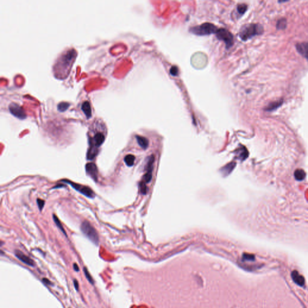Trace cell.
Wrapping results in <instances>:
<instances>
[{"instance_id":"cell-1","label":"cell","mask_w":308,"mask_h":308,"mask_svg":"<svg viewBox=\"0 0 308 308\" xmlns=\"http://www.w3.org/2000/svg\"><path fill=\"white\" fill-rule=\"evenodd\" d=\"M77 53L74 49H68L63 52L54 66V75L56 78L65 79L69 75L74 62L76 59Z\"/></svg>"},{"instance_id":"cell-2","label":"cell","mask_w":308,"mask_h":308,"mask_svg":"<svg viewBox=\"0 0 308 308\" xmlns=\"http://www.w3.org/2000/svg\"><path fill=\"white\" fill-rule=\"evenodd\" d=\"M264 32L263 27L258 24H251L244 25L239 33L241 40L246 41Z\"/></svg>"},{"instance_id":"cell-3","label":"cell","mask_w":308,"mask_h":308,"mask_svg":"<svg viewBox=\"0 0 308 308\" xmlns=\"http://www.w3.org/2000/svg\"><path fill=\"white\" fill-rule=\"evenodd\" d=\"M81 230L82 234L93 244H98L100 240L98 234L89 221L87 220L84 221L81 225Z\"/></svg>"},{"instance_id":"cell-4","label":"cell","mask_w":308,"mask_h":308,"mask_svg":"<svg viewBox=\"0 0 308 308\" xmlns=\"http://www.w3.org/2000/svg\"><path fill=\"white\" fill-rule=\"evenodd\" d=\"M218 29L214 24L205 23L201 25L196 26L190 29V32L198 36H206L216 33Z\"/></svg>"},{"instance_id":"cell-5","label":"cell","mask_w":308,"mask_h":308,"mask_svg":"<svg viewBox=\"0 0 308 308\" xmlns=\"http://www.w3.org/2000/svg\"><path fill=\"white\" fill-rule=\"evenodd\" d=\"M63 183H66L68 184L71 186L72 188H74L76 191H78L80 193L82 194V195L85 196L86 197L90 198V199H93L95 197V193L94 191L89 187L80 185L79 184H77L74 183V182L70 181L69 180L63 179L62 181Z\"/></svg>"},{"instance_id":"cell-6","label":"cell","mask_w":308,"mask_h":308,"mask_svg":"<svg viewBox=\"0 0 308 308\" xmlns=\"http://www.w3.org/2000/svg\"><path fill=\"white\" fill-rule=\"evenodd\" d=\"M217 37L225 43L227 48H230L234 44V36L232 33L225 29H218L216 33Z\"/></svg>"},{"instance_id":"cell-7","label":"cell","mask_w":308,"mask_h":308,"mask_svg":"<svg viewBox=\"0 0 308 308\" xmlns=\"http://www.w3.org/2000/svg\"><path fill=\"white\" fill-rule=\"evenodd\" d=\"M10 112L12 115L16 117L23 120L27 117V115L24 109L16 103H11L9 107Z\"/></svg>"},{"instance_id":"cell-8","label":"cell","mask_w":308,"mask_h":308,"mask_svg":"<svg viewBox=\"0 0 308 308\" xmlns=\"http://www.w3.org/2000/svg\"><path fill=\"white\" fill-rule=\"evenodd\" d=\"M105 139V134L102 132L97 131L94 134V135L92 137L89 138L90 146H93L98 148L104 143Z\"/></svg>"},{"instance_id":"cell-9","label":"cell","mask_w":308,"mask_h":308,"mask_svg":"<svg viewBox=\"0 0 308 308\" xmlns=\"http://www.w3.org/2000/svg\"><path fill=\"white\" fill-rule=\"evenodd\" d=\"M154 158L153 155H150V157L148 159V161L147 163V167H146V173L144 175V181L145 183H149L150 182L152 178V169H153V164L154 163Z\"/></svg>"},{"instance_id":"cell-10","label":"cell","mask_w":308,"mask_h":308,"mask_svg":"<svg viewBox=\"0 0 308 308\" xmlns=\"http://www.w3.org/2000/svg\"><path fill=\"white\" fill-rule=\"evenodd\" d=\"M86 173L90 176L95 182L97 181V177H98V172L96 165L93 163H87L86 165Z\"/></svg>"},{"instance_id":"cell-11","label":"cell","mask_w":308,"mask_h":308,"mask_svg":"<svg viewBox=\"0 0 308 308\" xmlns=\"http://www.w3.org/2000/svg\"><path fill=\"white\" fill-rule=\"evenodd\" d=\"M15 254L16 257L18 259H19L21 261L24 262V264H27V265L32 266V267H33L34 266V263L33 261L30 257L27 256L24 254H23L21 251L16 250H15Z\"/></svg>"},{"instance_id":"cell-12","label":"cell","mask_w":308,"mask_h":308,"mask_svg":"<svg viewBox=\"0 0 308 308\" xmlns=\"http://www.w3.org/2000/svg\"><path fill=\"white\" fill-rule=\"evenodd\" d=\"M296 47L298 52L308 61V42L297 44Z\"/></svg>"},{"instance_id":"cell-13","label":"cell","mask_w":308,"mask_h":308,"mask_svg":"<svg viewBox=\"0 0 308 308\" xmlns=\"http://www.w3.org/2000/svg\"><path fill=\"white\" fill-rule=\"evenodd\" d=\"M291 277L293 279V281L296 284L300 287H303L305 284L304 278L303 276H302L297 271L294 270L291 273Z\"/></svg>"},{"instance_id":"cell-14","label":"cell","mask_w":308,"mask_h":308,"mask_svg":"<svg viewBox=\"0 0 308 308\" xmlns=\"http://www.w3.org/2000/svg\"><path fill=\"white\" fill-rule=\"evenodd\" d=\"M81 110L87 119H89L92 117V108L91 105L89 101H85L82 102L81 105Z\"/></svg>"},{"instance_id":"cell-15","label":"cell","mask_w":308,"mask_h":308,"mask_svg":"<svg viewBox=\"0 0 308 308\" xmlns=\"http://www.w3.org/2000/svg\"><path fill=\"white\" fill-rule=\"evenodd\" d=\"M235 165H236L235 162H234V161L231 162V163L227 164L226 165H225L224 167H223L220 169V172L223 176H226L232 172V170L234 169Z\"/></svg>"},{"instance_id":"cell-16","label":"cell","mask_w":308,"mask_h":308,"mask_svg":"<svg viewBox=\"0 0 308 308\" xmlns=\"http://www.w3.org/2000/svg\"><path fill=\"white\" fill-rule=\"evenodd\" d=\"M283 102H284V101L282 99L274 101V102H272L265 108V110L266 111H272L273 110H275L277 108H278L279 107H281L282 105V104H283Z\"/></svg>"},{"instance_id":"cell-17","label":"cell","mask_w":308,"mask_h":308,"mask_svg":"<svg viewBox=\"0 0 308 308\" xmlns=\"http://www.w3.org/2000/svg\"><path fill=\"white\" fill-rule=\"evenodd\" d=\"M135 137L137 143L143 149H146L148 148L149 146V141L146 137L140 135H136Z\"/></svg>"},{"instance_id":"cell-18","label":"cell","mask_w":308,"mask_h":308,"mask_svg":"<svg viewBox=\"0 0 308 308\" xmlns=\"http://www.w3.org/2000/svg\"><path fill=\"white\" fill-rule=\"evenodd\" d=\"M98 153V149L97 148L90 146L87 153V158L88 160H93Z\"/></svg>"},{"instance_id":"cell-19","label":"cell","mask_w":308,"mask_h":308,"mask_svg":"<svg viewBox=\"0 0 308 308\" xmlns=\"http://www.w3.org/2000/svg\"><path fill=\"white\" fill-rule=\"evenodd\" d=\"M237 153L238 156H239V158L242 161L244 160L248 157L247 150L244 146H242L240 148L238 149Z\"/></svg>"},{"instance_id":"cell-20","label":"cell","mask_w":308,"mask_h":308,"mask_svg":"<svg viewBox=\"0 0 308 308\" xmlns=\"http://www.w3.org/2000/svg\"><path fill=\"white\" fill-rule=\"evenodd\" d=\"M135 157L134 155H132V154H129V155H126L124 158V161L125 164H127L128 167H131L134 165V161H135Z\"/></svg>"},{"instance_id":"cell-21","label":"cell","mask_w":308,"mask_h":308,"mask_svg":"<svg viewBox=\"0 0 308 308\" xmlns=\"http://www.w3.org/2000/svg\"><path fill=\"white\" fill-rule=\"evenodd\" d=\"M287 20L284 18L280 19L278 20L277 24H276V28L277 30H284L287 27Z\"/></svg>"},{"instance_id":"cell-22","label":"cell","mask_w":308,"mask_h":308,"mask_svg":"<svg viewBox=\"0 0 308 308\" xmlns=\"http://www.w3.org/2000/svg\"><path fill=\"white\" fill-rule=\"evenodd\" d=\"M294 175H295V178L297 180L302 181L303 179H304L306 173L304 172V170H303L302 169H299V170H296V172L294 173Z\"/></svg>"},{"instance_id":"cell-23","label":"cell","mask_w":308,"mask_h":308,"mask_svg":"<svg viewBox=\"0 0 308 308\" xmlns=\"http://www.w3.org/2000/svg\"><path fill=\"white\" fill-rule=\"evenodd\" d=\"M52 217H53V219H54V222H55V225H57V226L58 227V228L60 229L62 231V232H63V234H64L67 236L66 233V232H65V231H64V228H63V226H62V223H61L60 221L59 220V218H58L57 216H56L55 214H53Z\"/></svg>"},{"instance_id":"cell-24","label":"cell","mask_w":308,"mask_h":308,"mask_svg":"<svg viewBox=\"0 0 308 308\" xmlns=\"http://www.w3.org/2000/svg\"><path fill=\"white\" fill-rule=\"evenodd\" d=\"M71 105L69 103L66 102H62L59 104L57 106V109L60 112H64L66 110H67L69 107Z\"/></svg>"},{"instance_id":"cell-25","label":"cell","mask_w":308,"mask_h":308,"mask_svg":"<svg viewBox=\"0 0 308 308\" xmlns=\"http://www.w3.org/2000/svg\"><path fill=\"white\" fill-rule=\"evenodd\" d=\"M247 9V6L245 4H239L237 6V11L241 15H243V14L246 11Z\"/></svg>"},{"instance_id":"cell-26","label":"cell","mask_w":308,"mask_h":308,"mask_svg":"<svg viewBox=\"0 0 308 308\" xmlns=\"http://www.w3.org/2000/svg\"><path fill=\"white\" fill-rule=\"evenodd\" d=\"M84 273H85V274L87 278V279L88 280V281L92 285L94 284V281L93 279L92 278V277L91 276L90 273L89 272L87 269L86 267H84Z\"/></svg>"},{"instance_id":"cell-27","label":"cell","mask_w":308,"mask_h":308,"mask_svg":"<svg viewBox=\"0 0 308 308\" xmlns=\"http://www.w3.org/2000/svg\"><path fill=\"white\" fill-rule=\"evenodd\" d=\"M243 260H244V261H254L255 256L253 255L244 254L243 255Z\"/></svg>"},{"instance_id":"cell-28","label":"cell","mask_w":308,"mask_h":308,"mask_svg":"<svg viewBox=\"0 0 308 308\" xmlns=\"http://www.w3.org/2000/svg\"><path fill=\"white\" fill-rule=\"evenodd\" d=\"M37 203L38 207L39 208V210H40V211H42V210L43 208L44 207L45 202L44 200H42L40 199H37Z\"/></svg>"},{"instance_id":"cell-29","label":"cell","mask_w":308,"mask_h":308,"mask_svg":"<svg viewBox=\"0 0 308 308\" xmlns=\"http://www.w3.org/2000/svg\"><path fill=\"white\" fill-rule=\"evenodd\" d=\"M170 74L173 76H177L179 73L178 68L176 66H172L170 69Z\"/></svg>"},{"instance_id":"cell-30","label":"cell","mask_w":308,"mask_h":308,"mask_svg":"<svg viewBox=\"0 0 308 308\" xmlns=\"http://www.w3.org/2000/svg\"><path fill=\"white\" fill-rule=\"evenodd\" d=\"M140 188L141 192L143 194H145L146 193V192H147V187H146V186L145 184V183H144V182H142V183L140 184Z\"/></svg>"},{"instance_id":"cell-31","label":"cell","mask_w":308,"mask_h":308,"mask_svg":"<svg viewBox=\"0 0 308 308\" xmlns=\"http://www.w3.org/2000/svg\"><path fill=\"white\" fill-rule=\"evenodd\" d=\"M42 281L45 284H46L47 285H52V284L51 283V282L49 281V280H48V279H46V278H43Z\"/></svg>"},{"instance_id":"cell-32","label":"cell","mask_w":308,"mask_h":308,"mask_svg":"<svg viewBox=\"0 0 308 308\" xmlns=\"http://www.w3.org/2000/svg\"><path fill=\"white\" fill-rule=\"evenodd\" d=\"M74 285L75 287V288L76 289V290H78L79 289V284H78V282L77 281L76 279H74Z\"/></svg>"},{"instance_id":"cell-33","label":"cell","mask_w":308,"mask_h":308,"mask_svg":"<svg viewBox=\"0 0 308 308\" xmlns=\"http://www.w3.org/2000/svg\"><path fill=\"white\" fill-rule=\"evenodd\" d=\"M73 268H74V270L75 271H79L80 269H79L78 266V265H77V264H74V265H73Z\"/></svg>"}]
</instances>
